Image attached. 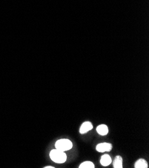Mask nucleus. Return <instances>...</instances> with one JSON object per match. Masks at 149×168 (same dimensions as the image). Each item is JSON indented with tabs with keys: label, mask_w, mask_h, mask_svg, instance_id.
Wrapping results in <instances>:
<instances>
[{
	"label": "nucleus",
	"mask_w": 149,
	"mask_h": 168,
	"mask_svg": "<svg viewBox=\"0 0 149 168\" xmlns=\"http://www.w3.org/2000/svg\"><path fill=\"white\" fill-rule=\"evenodd\" d=\"M112 162V159L111 156L108 155H104L100 158V163L103 166H108L111 164Z\"/></svg>",
	"instance_id": "6"
},
{
	"label": "nucleus",
	"mask_w": 149,
	"mask_h": 168,
	"mask_svg": "<svg viewBox=\"0 0 149 168\" xmlns=\"http://www.w3.org/2000/svg\"><path fill=\"white\" fill-rule=\"evenodd\" d=\"M80 168H94V164L92 162H89V161H86L82 163L79 166Z\"/></svg>",
	"instance_id": "9"
},
{
	"label": "nucleus",
	"mask_w": 149,
	"mask_h": 168,
	"mask_svg": "<svg viewBox=\"0 0 149 168\" xmlns=\"http://www.w3.org/2000/svg\"><path fill=\"white\" fill-rule=\"evenodd\" d=\"M45 168H54V167H52V166H46V167H44Z\"/></svg>",
	"instance_id": "10"
},
{
	"label": "nucleus",
	"mask_w": 149,
	"mask_h": 168,
	"mask_svg": "<svg viewBox=\"0 0 149 168\" xmlns=\"http://www.w3.org/2000/svg\"><path fill=\"white\" fill-rule=\"evenodd\" d=\"M50 157L53 162L57 163H64L67 160L65 151L59 149H52L50 153Z\"/></svg>",
	"instance_id": "1"
},
{
	"label": "nucleus",
	"mask_w": 149,
	"mask_h": 168,
	"mask_svg": "<svg viewBox=\"0 0 149 168\" xmlns=\"http://www.w3.org/2000/svg\"><path fill=\"white\" fill-rule=\"evenodd\" d=\"M112 149V145L108 143H102L99 144L96 146V150L100 153H103L105 151H111Z\"/></svg>",
	"instance_id": "3"
},
{
	"label": "nucleus",
	"mask_w": 149,
	"mask_h": 168,
	"mask_svg": "<svg viewBox=\"0 0 149 168\" xmlns=\"http://www.w3.org/2000/svg\"><path fill=\"white\" fill-rule=\"evenodd\" d=\"M92 128H93L92 124L89 121H86L83 123L81 127H80L79 132L81 134L86 133L87 132H88L89 131H90L91 129H92Z\"/></svg>",
	"instance_id": "4"
},
{
	"label": "nucleus",
	"mask_w": 149,
	"mask_h": 168,
	"mask_svg": "<svg viewBox=\"0 0 149 168\" xmlns=\"http://www.w3.org/2000/svg\"><path fill=\"white\" fill-rule=\"evenodd\" d=\"M135 168H147L148 163L144 159H139L134 164Z\"/></svg>",
	"instance_id": "7"
},
{
	"label": "nucleus",
	"mask_w": 149,
	"mask_h": 168,
	"mask_svg": "<svg viewBox=\"0 0 149 168\" xmlns=\"http://www.w3.org/2000/svg\"><path fill=\"white\" fill-rule=\"evenodd\" d=\"M96 131L98 134L101 135H106L108 133V128L106 125H100L96 128Z\"/></svg>",
	"instance_id": "5"
},
{
	"label": "nucleus",
	"mask_w": 149,
	"mask_h": 168,
	"mask_svg": "<svg viewBox=\"0 0 149 168\" xmlns=\"http://www.w3.org/2000/svg\"><path fill=\"white\" fill-rule=\"evenodd\" d=\"M122 158L120 155H117L114 159L113 163V167L114 168H122Z\"/></svg>",
	"instance_id": "8"
},
{
	"label": "nucleus",
	"mask_w": 149,
	"mask_h": 168,
	"mask_svg": "<svg viewBox=\"0 0 149 168\" xmlns=\"http://www.w3.org/2000/svg\"><path fill=\"white\" fill-rule=\"evenodd\" d=\"M56 149L59 150L66 151H68L72 148V143L70 140L67 139H59L55 144Z\"/></svg>",
	"instance_id": "2"
}]
</instances>
